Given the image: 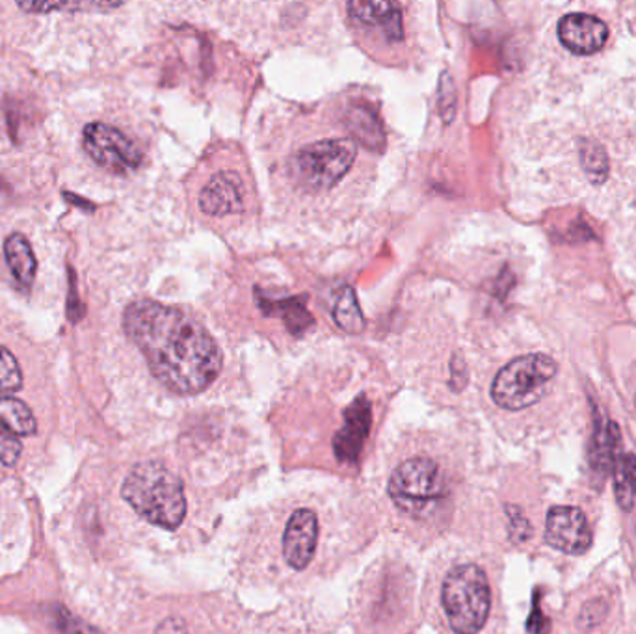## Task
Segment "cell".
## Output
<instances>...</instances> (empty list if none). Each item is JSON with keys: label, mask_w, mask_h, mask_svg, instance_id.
<instances>
[{"label": "cell", "mask_w": 636, "mask_h": 634, "mask_svg": "<svg viewBox=\"0 0 636 634\" xmlns=\"http://www.w3.org/2000/svg\"><path fill=\"white\" fill-rule=\"evenodd\" d=\"M443 618L455 634H479L491 612L488 575L477 564H458L443 577L439 590Z\"/></svg>", "instance_id": "277c9868"}, {"label": "cell", "mask_w": 636, "mask_h": 634, "mask_svg": "<svg viewBox=\"0 0 636 634\" xmlns=\"http://www.w3.org/2000/svg\"><path fill=\"white\" fill-rule=\"evenodd\" d=\"M321 518L310 507H298L279 531L278 549L281 560L292 571H303L315 560L321 542Z\"/></svg>", "instance_id": "ba28073f"}, {"label": "cell", "mask_w": 636, "mask_h": 634, "mask_svg": "<svg viewBox=\"0 0 636 634\" xmlns=\"http://www.w3.org/2000/svg\"><path fill=\"white\" fill-rule=\"evenodd\" d=\"M348 12L359 24L369 29H380L389 42H400L404 37L399 4L380 2V0L378 2L359 0V2L348 4Z\"/></svg>", "instance_id": "4fadbf2b"}, {"label": "cell", "mask_w": 636, "mask_h": 634, "mask_svg": "<svg viewBox=\"0 0 636 634\" xmlns=\"http://www.w3.org/2000/svg\"><path fill=\"white\" fill-rule=\"evenodd\" d=\"M582 164L588 171V176L594 177L595 181H603L606 177V157L605 153L598 145H590L582 149ZM592 179V181H594Z\"/></svg>", "instance_id": "603a6c76"}, {"label": "cell", "mask_w": 636, "mask_h": 634, "mask_svg": "<svg viewBox=\"0 0 636 634\" xmlns=\"http://www.w3.org/2000/svg\"><path fill=\"white\" fill-rule=\"evenodd\" d=\"M56 627L60 629L62 634H103L96 627H91L88 623L82 622L79 618L71 616L69 612L64 609H56L55 618Z\"/></svg>", "instance_id": "cb8c5ba5"}, {"label": "cell", "mask_w": 636, "mask_h": 634, "mask_svg": "<svg viewBox=\"0 0 636 634\" xmlns=\"http://www.w3.org/2000/svg\"><path fill=\"white\" fill-rule=\"evenodd\" d=\"M122 496L140 518L160 529H179L187 515V493L181 478L158 461L133 467L123 482Z\"/></svg>", "instance_id": "7a4b0ae2"}, {"label": "cell", "mask_w": 636, "mask_h": 634, "mask_svg": "<svg viewBox=\"0 0 636 634\" xmlns=\"http://www.w3.org/2000/svg\"><path fill=\"white\" fill-rule=\"evenodd\" d=\"M348 129L354 136L370 149H380L383 145L382 123L378 121L375 110L369 107H352L348 112Z\"/></svg>", "instance_id": "2e32d148"}, {"label": "cell", "mask_w": 636, "mask_h": 634, "mask_svg": "<svg viewBox=\"0 0 636 634\" xmlns=\"http://www.w3.org/2000/svg\"><path fill=\"white\" fill-rule=\"evenodd\" d=\"M558 40L576 55H594L605 47L609 26L595 15L570 13L558 23Z\"/></svg>", "instance_id": "30bf717a"}, {"label": "cell", "mask_w": 636, "mask_h": 634, "mask_svg": "<svg viewBox=\"0 0 636 634\" xmlns=\"http://www.w3.org/2000/svg\"><path fill=\"white\" fill-rule=\"evenodd\" d=\"M538 603V598L534 599L533 612H531V618H528L527 627L531 633L547 634L549 633V629H551V623L542 614Z\"/></svg>", "instance_id": "4316f807"}, {"label": "cell", "mask_w": 636, "mask_h": 634, "mask_svg": "<svg viewBox=\"0 0 636 634\" xmlns=\"http://www.w3.org/2000/svg\"><path fill=\"white\" fill-rule=\"evenodd\" d=\"M334 321L343 332L352 333V335L364 332V313L359 309L356 292L350 287H345V289L341 290L339 298L335 302Z\"/></svg>", "instance_id": "ac0fdd59"}, {"label": "cell", "mask_w": 636, "mask_h": 634, "mask_svg": "<svg viewBox=\"0 0 636 634\" xmlns=\"http://www.w3.org/2000/svg\"><path fill=\"white\" fill-rule=\"evenodd\" d=\"M606 612H609V604H606L603 599L588 601V603L582 607L581 612H579L577 625H579L582 631H592V629L598 627V625L605 620Z\"/></svg>", "instance_id": "7402d4cb"}, {"label": "cell", "mask_w": 636, "mask_h": 634, "mask_svg": "<svg viewBox=\"0 0 636 634\" xmlns=\"http://www.w3.org/2000/svg\"><path fill=\"white\" fill-rule=\"evenodd\" d=\"M510 510V529H512V540L515 542H525L531 536V525L522 514V510L517 508H509Z\"/></svg>", "instance_id": "d4e9b609"}, {"label": "cell", "mask_w": 636, "mask_h": 634, "mask_svg": "<svg viewBox=\"0 0 636 634\" xmlns=\"http://www.w3.org/2000/svg\"><path fill=\"white\" fill-rule=\"evenodd\" d=\"M442 114L445 115V121H450L455 115V86L450 82L449 75L445 73L442 79Z\"/></svg>", "instance_id": "484cf974"}, {"label": "cell", "mask_w": 636, "mask_h": 634, "mask_svg": "<svg viewBox=\"0 0 636 634\" xmlns=\"http://www.w3.org/2000/svg\"><path fill=\"white\" fill-rule=\"evenodd\" d=\"M4 257L18 283L31 287L36 279L37 260L32 252L31 242L23 233H12L8 236L4 242Z\"/></svg>", "instance_id": "5bb4252c"}, {"label": "cell", "mask_w": 636, "mask_h": 634, "mask_svg": "<svg viewBox=\"0 0 636 634\" xmlns=\"http://www.w3.org/2000/svg\"><path fill=\"white\" fill-rule=\"evenodd\" d=\"M155 634H188L187 623L181 618H166L164 622L158 623Z\"/></svg>", "instance_id": "83f0119b"}, {"label": "cell", "mask_w": 636, "mask_h": 634, "mask_svg": "<svg viewBox=\"0 0 636 634\" xmlns=\"http://www.w3.org/2000/svg\"><path fill=\"white\" fill-rule=\"evenodd\" d=\"M612 478H614V491L620 507L624 510L633 508L636 496V456L624 454L622 448L614 453L611 461Z\"/></svg>", "instance_id": "9a60e30c"}, {"label": "cell", "mask_w": 636, "mask_h": 634, "mask_svg": "<svg viewBox=\"0 0 636 634\" xmlns=\"http://www.w3.org/2000/svg\"><path fill=\"white\" fill-rule=\"evenodd\" d=\"M123 327L153 376L171 393H201L222 370L219 345L181 309L136 300L123 313Z\"/></svg>", "instance_id": "6da1fadb"}, {"label": "cell", "mask_w": 636, "mask_h": 634, "mask_svg": "<svg viewBox=\"0 0 636 634\" xmlns=\"http://www.w3.org/2000/svg\"><path fill=\"white\" fill-rule=\"evenodd\" d=\"M356 157L358 145L354 140H321L305 145L294 155L291 174L305 190L326 192L348 174Z\"/></svg>", "instance_id": "8992f818"}, {"label": "cell", "mask_w": 636, "mask_h": 634, "mask_svg": "<svg viewBox=\"0 0 636 634\" xmlns=\"http://www.w3.org/2000/svg\"><path fill=\"white\" fill-rule=\"evenodd\" d=\"M0 423L7 424L13 434L32 435L36 432V419L23 400L13 397L0 399Z\"/></svg>", "instance_id": "e0dca14e"}, {"label": "cell", "mask_w": 636, "mask_h": 634, "mask_svg": "<svg viewBox=\"0 0 636 634\" xmlns=\"http://www.w3.org/2000/svg\"><path fill=\"white\" fill-rule=\"evenodd\" d=\"M272 309H278V314L283 316L287 326L291 327L294 333L302 332L313 322L311 314L303 309V302L300 298H294V300H289V302L274 303Z\"/></svg>", "instance_id": "ffe728a7"}, {"label": "cell", "mask_w": 636, "mask_h": 634, "mask_svg": "<svg viewBox=\"0 0 636 634\" xmlns=\"http://www.w3.org/2000/svg\"><path fill=\"white\" fill-rule=\"evenodd\" d=\"M82 145L99 168L109 169L112 174H127L142 164L138 145L109 123H88L82 131Z\"/></svg>", "instance_id": "52a82bcc"}, {"label": "cell", "mask_w": 636, "mask_h": 634, "mask_svg": "<svg viewBox=\"0 0 636 634\" xmlns=\"http://www.w3.org/2000/svg\"><path fill=\"white\" fill-rule=\"evenodd\" d=\"M23 453V443L18 434H13L7 424L0 423V461L4 466L13 467Z\"/></svg>", "instance_id": "44dd1931"}, {"label": "cell", "mask_w": 636, "mask_h": 634, "mask_svg": "<svg viewBox=\"0 0 636 634\" xmlns=\"http://www.w3.org/2000/svg\"><path fill=\"white\" fill-rule=\"evenodd\" d=\"M546 544L564 555H584L592 547V529L587 515L576 507H553L547 512Z\"/></svg>", "instance_id": "9c48e42d"}, {"label": "cell", "mask_w": 636, "mask_h": 634, "mask_svg": "<svg viewBox=\"0 0 636 634\" xmlns=\"http://www.w3.org/2000/svg\"><path fill=\"white\" fill-rule=\"evenodd\" d=\"M557 370V362L546 354L515 357L495 376L491 399L503 410H527L546 397Z\"/></svg>", "instance_id": "5b68a950"}, {"label": "cell", "mask_w": 636, "mask_h": 634, "mask_svg": "<svg viewBox=\"0 0 636 634\" xmlns=\"http://www.w3.org/2000/svg\"><path fill=\"white\" fill-rule=\"evenodd\" d=\"M200 209L209 216H230L244 211V182L235 171H220L200 192Z\"/></svg>", "instance_id": "7c38bea8"}, {"label": "cell", "mask_w": 636, "mask_h": 634, "mask_svg": "<svg viewBox=\"0 0 636 634\" xmlns=\"http://www.w3.org/2000/svg\"><path fill=\"white\" fill-rule=\"evenodd\" d=\"M370 424H372V408L369 400L359 397L354 404L346 410L345 424L335 434V456L341 461L354 464L358 461L359 454L364 451V443L369 437Z\"/></svg>", "instance_id": "8fae6325"}, {"label": "cell", "mask_w": 636, "mask_h": 634, "mask_svg": "<svg viewBox=\"0 0 636 634\" xmlns=\"http://www.w3.org/2000/svg\"><path fill=\"white\" fill-rule=\"evenodd\" d=\"M23 387L19 362L7 346L0 345V393H15Z\"/></svg>", "instance_id": "d6986e66"}, {"label": "cell", "mask_w": 636, "mask_h": 634, "mask_svg": "<svg viewBox=\"0 0 636 634\" xmlns=\"http://www.w3.org/2000/svg\"><path fill=\"white\" fill-rule=\"evenodd\" d=\"M388 491L399 512L413 520H428L449 499V475L436 456L410 454L394 466Z\"/></svg>", "instance_id": "3957f363"}]
</instances>
